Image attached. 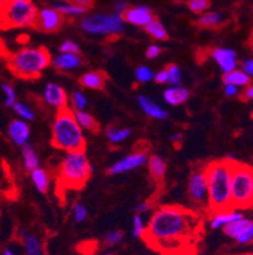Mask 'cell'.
I'll return each mask as SVG.
<instances>
[{"label": "cell", "mask_w": 253, "mask_h": 255, "mask_svg": "<svg viewBox=\"0 0 253 255\" xmlns=\"http://www.w3.org/2000/svg\"><path fill=\"white\" fill-rule=\"evenodd\" d=\"M20 238L24 243L27 255H43V248H42L41 241L37 236L27 233L25 230H22L20 231Z\"/></svg>", "instance_id": "obj_24"}, {"label": "cell", "mask_w": 253, "mask_h": 255, "mask_svg": "<svg viewBox=\"0 0 253 255\" xmlns=\"http://www.w3.org/2000/svg\"><path fill=\"white\" fill-rule=\"evenodd\" d=\"M70 3L75 4V5L80 6L81 9L86 11L89 9H91L95 4V0H69Z\"/></svg>", "instance_id": "obj_42"}, {"label": "cell", "mask_w": 253, "mask_h": 255, "mask_svg": "<svg viewBox=\"0 0 253 255\" xmlns=\"http://www.w3.org/2000/svg\"><path fill=\"white\" fill-rule=\"evenodd\" d=\"M8 133L15 145L24 146L27 145L29 136H31V128L25 121L13 120L8 126Z\"/></svg>", "instance_id": "obj_15"}, {"label": "cell", "mask_w": 253, "mask_h": 255, "mask_svg": "<svg viewBox=\"0 0 253 255\" xmlns=\"http://www.w3.org/2000/svg\"><path fill=\"white\" fill-rule=\"evenodd\" d=\"M222 22V15L218 11H205L199 17L198 24L201 28H214Z\"/></svg>", "instance_id": "obj_29"}, {"label": "cell", "mask_w": 253, "mask_h": 255, "mask_svg": "<svg viewBox=\"0 0 253 255\" xmlns=\"http://www.w3.org/2000/svg\"><path fill=\"white\" fill-rule=\"evenodd\" d=\"M134 76H136L137 82L148 83V82H151L153 78H155V74L152 73V70H151L148 66L142 65V66H139V68L137 69L136 73H134Z\"/></svg>", "instance_id": "obj_35"}, {"label": "cell", "mask_w": 253, "mask_h": 255, "mask_svg": "<svg viewBox=\"0 0 253 255\" xmlns=\"http://www.w3.org/2000/svg\"><path fill=\"white\" fill-rule=\"evenodd\" d=\"M104 255H113V254H104Z\"/></svg>", "instance_id": "obj_56"}, {"label": "cell", "mask_w": 253, "mask_h": 255, "mask_svg": "<svg viewBox=\"0 0 253 255\" xmlns=\"http://www.w3.org/2000/svg\"><path fill=\"white\" fill-rule=\"evenodd\" d=\"M182 137H184V136H182V133H181V132H175V133L171 136V141L173 142V145H175L176 149H178V147L181 146V142H182Z\"/></svg>", "instance_id": "obj_50"}, {"label": "cell", "mask_w": 253, "mask_h": 255, "mask_svg": "<svg viewBox=\"0 0 253 255\" xmlns=\"http://www.w3.org/2000/svg\"><path fill=\"white\" fill-rule=\"evenodd\" d=\"M74 216H75V220L78 222H83L84 220L87 217V210L86 207L81 203H78V205L74 207Z\"/></svg>", "instance_id": "obj_41"}, {"label": "cell", "mask_w": 253, "mask_h": 255, "mask_svg": "<svg viewBox=\"0 0 253 255\" xmlns=\"http://www.w3.org/2000/svg\"><path fill=\"white\" fill-rule=\"evenodd\" d=\"M203 233L198 213L177 205L157 208L148 221L142 239L164 255H194Z\"/></svg>", "instance_id": "obj_1"}, {"label": "cell", "mask_w": 253, "mask_h": 255, "mask_svg": "<svg viewBox=\"0 0 253 255\" xmlns=\"http://www.w3.org/2000/svg\"><path fill=\"white\" fill-rule=\"evenodd\" d=\"M151 207H152V206H151V203L143 202V203H141V205L137 206L136 211H137V212L139 213V215H141V213H146V212H148V211L151 210Z\"/></svg>", "instance_id": "obj_51"}, {"label": "cell", "mask_w": 253, "mask_h": 255, "mask_svg": "<svg viewBox=\"0 0 253 255\" xmlns=\"http://www.w3.org/2000/svg\"><path fill=\"white\" fill-rule=\"evenodd\" d=\"M223 83L232 84L237 88H246L251 84V78L242 69H236V70L223 75Z\"/></svg>", "instance_id": "obj_23"}, {"label": "cell", "mask_w": 253, "mask_h": 255, "mask_svg": "<svg viewBox=\"0 0 253 255\" xmlns=\"http://www.w3.org/2000/svg\"><path fill=\"white\" fill-rule=\"evenodd\" d=\"M4 255H17V254H15V253L11 252V250L6 249V250H4Z\"/></svg>", "instance_id": "obj_54"}, {"label": "cell", "mask_w": 253, "mask_h": 255, "mask_svg": "<svg viewBox=\"0 0 253 255\" xmlns=\"http://www.w3.org/2000/svg\"><path fill=\"white\" fill-rule=\"evenodd\" d=\"M161 52L162 50L159 45H151L150 47L147 48V51H146V56H147L148 59H156V57H159L160 55H161Z\"/></svg>", "instance_id": "obj_44"}, {"label": "cell", "mask_w": 253, "mask_h": 255, "mask_svg": "<svg viewBox=\"0 0 253 255\" xmlns=\"http://www.w3.org/2000/svg\"><path fill=\"white\" fill-rule=\"evenodd\" d=\"M83 31L90 34H104V36H118L124 31L125 23L120 15L105 14H91L83 18L80 23Z\"/></svg>", "instance_id": "obj_8"}, {"label": "cell", "mask_w": 253, "mask_h": 255, "mask_svg": "<svg viewBox=\"0 0 253 255\" xmlns=\"http://www.w3.org/2000/svg\"><path fill=\"white\" fill-rule=\"evenodd\" d=\"M51 142L56 149L66 152L85 151L86 141L84 137L83 128L79 126L75 113L70 108H64L56 113Z\"/></svg>", "instance_id": "obj_4"}, {"label": "cell", "mask_w": 253, "mask_h": 255, "mask_svg": "<svg viewBox=\"0 0 253 255\" xmlns=\"http://www.w3.org/2000/svg\"><path fill=\"white\" fill-rule=\"evenodd\" d=\"M167 76H169V80L167 83L171 85V87H180L181 80H182V75H181V70L177 65H167L166 66Z\"/></svg>", "instance_id": "obj_32"}, {"label": "cell", "mask_w": 253, "mask_h": 255, "mask_svg": "<svg viewBox=\"0 0 253 255\" xmlns=\"http://www.w3.org/2000/svg\"><path fill=\"white\" fill-rule=\"evenodd\" d=\"M146 226L143 224L142 216L137 213L133 219V238H142L143 234H145Z\"/></svg>", "instance_id": "obj_38"}, {"label": "cell", "mask_w": 253, "mask_h": 255, "mask_svg": "<svg viewBox=\"0 0 253 255\" xmlns=\"http://www.w3.org/2000/svg\"><path fill=\"white\" fill-rule=\"evenodd\" d=\"M129 8V4L125 1V0H118L117 3L114 4V11L115 14L117 15H120V17H123V14H124L125 11H127V9Z\"/></svg>", "instance_id": "obj_43"}, {"label": "cell", "mask_w": 253, "mask_h": 255, "mask_svg": "<svg viewBox=\"0 0 253 255\" xmlns=\"http://www.w3.org/2000/svg\"><path fill=\"white\" fill-rule=\"evenodd\" d=\"M1 90L4 93V103H5L6 107H13L14 104L17 103V96H15V92H14L13 87L8 83H3L1 84Z\"/></svg>", "instance_id": "obj_36"}, {"label": "cell", "mask_w": 253, "mask_h": 255, "mask_svg": "<svg viewBox=\"0 0 253 255\" xmlns=\"http://www.w3.org/2000/svg\"><path fill=\"white\" fill-rule=\"evenodd\" d=\"M56 1H60V3H66L69 0H56Z\"/></svg>", "instance_id": "obj_55"}, {"label": "cell", "mask_w": 253, "mask_h": 255, "mask_svg": "<svg viewBox=\"0 0 253 255\" xmlns=\"http://www.w3.org/2000/svg\"><path fill=\"white\" fill-rule=\"evenodd\" d=\"M251 222H252L251 220L246 219V217H242V219L236 220V221L228 224L226 227H223V231H224V234L228 235L229 238L236 239L237 236L241 235L243 231L247 230L248 227H250Z\"/></svg>", "instance_id": "obj_27"}, {"label": "cell", "mask_w": 253, "mask_h": 255, "mask_svg": "<svg viewBox=\"0 0 253 255\" xmlns=\"http://www.w3.org/2000/svg\"><path fill=\"white\" fill-rule=\"evenodd\" d=\"M190 198L200 206H208V185L204 168L194 170L189 179Z\"/></svg>", "instance_id": "obj_10"}, {"label": "cell", "mask_w": 253, "mask_h": 255, "mask_svg": "<svg viewBox=\"0 0 253 255\" xmlns=\"http://www.w3.org/2000/svg\"><path fill=\"white\" fill-rule=\"evenodd\" d=\"M71 104L75 111H84L85 107L87 106V99L81 92H75L73 93V97H71Z\"/></svg>", "instance_id": "obj_37"}, {"label": "cell", "mask_w": 253, "mask_h": 255, "mask_svg": "<svg viewBox=\"0 0 253 255\" xmlns=\"http://www.w3.org/2000/svg\"><path fill=\"white\" fill-rule=\"evenodd\" d=\"M65 17L56 10L55 8H45L38 10L37 14L36 24L34 28L39 29L42 32H47V33H52V32L59 31L64 24Z\"/></svg>", "instance_id": "obj_11"}, {"label": "cell", "mask_w": 253, "mask_h": 255, "mask_svg": "<svg viewBox=\"0 0 253 255\" xmlns=\"http://www.w3.org/2000/svg\"><path fill=\"white\" fill-rule=\"evenodd\" d=\"M210 56L219 65L220 70L224 74L238 69V57H237L236 51L232 48L215 47L210 51Z\"/></svg>", "instance_id": "obj_12"}, {"label": "cell", "mask_w": 253, "mask_h": 255, "mask_svg": "<svg viewBox=\"0 0 253 255\" xmlns=\"http://www.w3.org/2000/svg\"><path fill=\"white\" fill-rule=\"evenodd\" d=\"M248 231H250V235H251V238H252V241H253V221L251 222L250 227H248Z\"/></svg>", "instance_id": "obj_53"}, {"label": "cell", "mask_w": 253, "mask_h": 255, "mask_svg": "<svg viewBox=\"0 0 253 255\" xmlns=\"http://www.w3.org/2000/svg\"><path fill=\"white\" fill-rule=\"evenodd\" d=\"M23 155V163H24V168L27 171H33L34 169L39 168V159L38 155L33 150V147L29 145L23 146L22 150Z\"/></svg>", "instance_id": "obj_28"}, {"label": "cell", "mask_w": 253, "mask_h": 255, "mask_svg": "<svg viewBox=\"0 0 253 255\" xmlns=\"http://www.w3.org/2000/svg\"><path fill=\"white\" fill-rule=\"evenodd\" d=\"M155 82L157 83V84H167V80H169V76H167V71L166 69L165 70H161L159 71V73L155 75Z\"/></svg>", "instance_id": "obj_48"}, {"label": "cell", "mask_w": 253, "mask_h": 255, "mask_svg": "<svg viewBox=\"0 0 253 255\" xmlns=\"http://www.w3.org/2000/svg\"><path fill=\"white\" fill-rule=\"evenodd\" d=\"M8 1L9 0H0V20H1V17H3V13L5 10Z\"/></svg>", "instance_id": "obj_52"}, {"label": "cell", "mask_w": 253, "mask_h": 255, "mask_svg": "<svg viewBox=\"0 0 253 255\" xmlns=\"http://www.w3.org/2000/svg\"><path fill=\"white\" fill-rule=\"evenodd\" d=\"M186 4L194 14H203L210 6V0H187Z\"/></svg>", "instance_id": "obj_33"}, {"label": "cell", "mask_w": 253, "mask_h": 255, "mask_svg": "<svg viewBox=\"0 0 253 255\" xmlns=\"http://www.w3.org/2000/svg\"><path fill=\"white\" fill-rule=\"evenodd\" d=\"M53 66L57 70L66 71V70H74L81 66L83 61H81L79 55H70V53H61L59 56L56 57L52 61Z\"/></svg>", "instance_id": "obj_20"}, {"label": "cell", "mask_w": 253, "mask_h": 255, "mask_svg": "<svg viewBox=\"0 0 253 255\" xmlns=\"http://www.w3.org/2000/svg\"><path fill=\"white\" fill-rule=\"evenodd\" d=\"M241 97H242L243 101L253 102V84H250L248 87H246L242 94H241Z\"/></svg>", "instance_id": "obj_49"}, {"label": "cell", "mask_w": 253, "mask_h": 255, "mask_svg": "<svg viewBox=\"0 0 253 255\" xmlns=\"http://www.w3.org/2000/svg\"><path fill=\"white\" fill-rule=\"evenodd\" d=\"M123 239V233L122 231H111L108 235L105 236V244L109 247H113V245H117L118 243H120V240Z\"/></svg>", "instance_id": "obj_40"}, {"label": "cell", "mask_w": 253, "mask_h": 255, "mask_svg": "<svg viewBox=\"0 0 253 255\" xmlns=\"http://www.w3.org/2000/svg\"><path fill=\"white\" fill-rule=\"evenodd\" d=\"M106 136L113 145H117L131 136V129L123 128V127H109L106 129Z\"/></svg>", "instance_id": "obj_30"}, {"label": "cell", "mask_w": 253, "mask_h": 255, "mask_svg": "<svg viewBox=\"0 0 253 255\" xmlns=\"http://www.w3.org/2000/svg\"><path fill=\"white\" fill-rule=\"evenodd\" d=\"M234 156L213 160L204 168L208 185V208L213 215L222 211L232 210L231 177Z\"/></svg>", "instance_id": "obj_2"}, {"label": "cell", "mask_w": 253, "mask_h": 255, "mask_svg": "<svg viewBox=\"0 0 253 255\" xmlns=\"http://www.w3.org/2000/svg\"><path fill=\"white\" fill-rule=\"evenodd\" d=\"M55 9L59 13H61L64 17H79V15L85 14L86 11L81 9L80 6L75 5V4L66 1V3H60L55 6Z\"/></svg>", "instance_id": "obj_31"}, {"label": "cell", "mask_w": 253, "mask_h": 255, "mask_svg": "<svg viewBox=\"0 0 253 255\" xmlns=\"http://www.w3.org/2000/svg\"><path fill=\"white\" fill-rule=\"evenodd\" d=\"M36 5L32 0H9L0 20V28H29L37 19Z\"/></svg>", "instance_id": "obj_7"}, {"label": "cell", "mask_w": 253, "mask_h": 255, "mask_svg": "<svg viewBox=\"0 0 253 255\" xmlns=\"http://www.w3.org/2000/svg\"><path fill=\"white\" fill-rule=\"evenodd\" d=\"M45 101L47 102L50 106L56 107L57 110H64L67 108V104H69V97H67V93L65 92V89L62 87H60L59 84H55V83H48L46 85L45 89Z\"/></svg>", "instance_id": "obj_14"}, {"label": "cell", "mask_w": 253, "mask_h": 255, "mask_svg": "<svg viewBox=\"0 0 253 255\" xmlns=\"http://www.w3.org/2000/svg\"><path fill=\"white\" fill-rule=\"evenodd\" d=\"M232 210L253 207V168L234 160L231 177Z\"/></svg>", "instance_id": "obj_6"}, {"label": "cell", "mask_w": 253, "mask_h": 255, "mask_svg": "<svg viewBox=\"0 0 253 255\" xmlns=\"http://www.w3.org/2000/svg\"><path fill=\"white\" fill-rule=\"evenodd\" d=\"M242 70L250 76L251 79H253V59H247L245 61H242V65H241Z\"/></svg>", "instance_id": "obj_46"}, {"label": "cell", "mask_w": 253, "mask_h": 255, "mask_svg": "<svg viewBox=\"0 0 253 255\" xmlns=\"http://www.w3.org/2000/svg\"><path fill=\"white\" fill-rule=\"evenodd\" d=\"M137 149L138 150H134L133 152H131L129 155L120 159L119 161L113 164L108 169V173L111 174V175H117V174L127 173V171H131L133 169L142 166L147 161L148 149L147 146H145V147H137Z\"/></svg>", "instance_id": "obj_9"}, {"label": "cell", "mask_w": 253, "mask_h": 255, "mask_svg": "<svg viewBox=\"0 0 253 255\" xmlns=\"http://www.w3.org/2000/svg\"><path fill=\"white\" fill-rule=\"evenodd\" d=\"M167 165L165 160L159 155H151L148 157V171L152 179L156 183H161L166 175Z\"/></svg>", "instance_id": "obj_19"}, {"label": "cell", "mask_w": 253, "mask_h": 255, "mask_svg": "<svg viewBox=\"0 0 253 255\" xmlns=\"http://www.w3.org/2000/svg\"><path fill=\"white\" fill-rule=\"evenodd\" d=\"M61 53H70V55H80V46L74 41H65L60 46Z\"/></svg>", "instance_id": "obj_39"}, {"label": "cell", "mask_w": 253, "mask_h": 255, "mask_svg": "<svg viewBox=\"0 0 253 255\" xmlns=\"http://www.w3.org/2000/svg\"><path fill=\"white\" fill-rule=\"evenodd\" d=\"M31 178L39 193H47L48 188H50V175H48V173L45 169H34L33 171H31Z\"/></svg>", "instance_id": "obj_25"}, {"label": "cell", "mask_w": 253, "mask_h": 255, "mask_svg": "<svg viewBox=\"0 0 253 255\" xmlns=\"http://www.w3.org/2000/svg\"><path fill=\"white\" fill-rule=\"evenodd\" d=\"M14 110V112L17 113L20 118H23V121H32L34 120V112L24 103H20V102H17V103L14 104L11 107Z\"/></svg>", "instance_id": "obj_34"}, {"label": "cell", "mask_w": 253, "mask_h": 255, "mask_svg": "<svg viewBox=\"0 0 253 255\" xmlns=\"http://www.w3.org/2000/svg\"><path fill=\"white\" fill-rule=\"evenodd\" d=\"M224 94H226L227 97H229V98L240 96V88L234 87V85L232 84H224Z\"/></svg>", "instance_id": "obj_45"}, {"label": "cell", "mask_w": 253, "mask_h": 255, "mask_svg": "<svg viewBox=\"0 0 253 255\" xmlns=\"http://www.w3.org/2000/svg\"><path fill=\"white\" fill-rule=\"evenodd\" d=\"M138 104L139 107L142 108L143 112L147 116H150L151 118H155V120H166V118L169 117V113H167L161 106H159V104L155 103L152 99L148 98V97L139 96Z\"/></svg>", "instance_id": "obj_17"}, {"label": "cell", "mask_w": 253, "mask_h": 255, "mask_svg": "<svg viewBox=\"0 0 253 255\" xmlns=\"http://www.w3.org/2000/svg\"><path fill=\"white\" fill-rule=\"evenodd\" d=\"M52 64V56L46 47H23L6 57L9 71L17 78L34 80Z\"/></svg>", "instance_id": "obj_3"}, {"label": "cell", "mask_w": 253, "mask_h": 255, "mask_svg": "<svg viewBox=\"0 0 253 255\" xmlns=\"http://www.w3.org/2000/svg\"><path fill=\"white\" fill-rule=\"evenodd\" d=\"M74 113H75V118L81 128L87 129L92 133H99L100 132V125L95 120L94 116L85 112V111H75Z\"/></svg>", "instance_id": "obj_22"}, {"label": "cell", "mask_w": 253, "mask_h": 255, "mask_svg": "<svg viewBox=\"0 0 253 255\" xmlns=\"http://www.w3.org/2000/svg\"><path fill=\"white\" fill-rule=\"evenodd\" d=\"M234 240H236L237 243H240V244H250V243H252V238H251L248 229L246 231H243L241 235L237 236Z\"/></svg>", "instance_id": "obj_47"}, {"label": "cell", "mask_w": 253, "mask_h": 255, "mask_svg": "<svg viewBox=\"0 0 253 255\" xmlns=\"http://www.w3.org/2000/svg\"><path fill=\"white\" fill-rule=\"evenodd\" d=\"M242 213L237 212V211H222V212H217L213 215L212 220H210V226L214 230H219V229H223L231 222L242 219Z\"/></svg>", "instance_id": "obj_18"}, {"label": "cell", "mask_w": 253, "mask_h": 255, "mask_svg": "<svg viewBox=\"0 0 253 255\" xmlns=\"http://www.w3.org/2000/svg\"><path fill=\"white\" fill-rule=\"evenodd\" d=\"M91 173V164L85 151L66 152L57 169V188L79 191L85 187Z\"/></svg>", "instance_id": "obj_5"}, {"label": "cell", "mask_w": 253, "mask_h": 255, "mask_svg": "<svg viewBox=\"0 0 253 255\" xmlns=\"http://www.w3.org/2000/svg\"><path fill=\"white\" fill-rule=\"evenodd\" d=\"M190 93L186 88L172 87L170 89L165 90L164 98L171 106H180L189 99Z\"/></svg>", "instance_id": "obj_21"}, {"label": "cell", "mask_w": 253, "mask_h": 255, "mask_svg": "<svg viewBox=\"0 0 253 255\" xmlns=\"http://www.w3.org/2000/svg\"><path fill=\"white\" fill-rule=\"evenodd\" d=\"M123 20L124 23H129L137 27H143L153 19V11L150 6L147 5H138V6H129L124 14H123Z\"/></svg>", "instance_id": "obj_13"}, {"label": "cell", "mask_w": 253, "mask_h": 255, "mask_svg": "<svg viewBox=\"0 0 253 255\" xmlns=\"http://www.w3.org/2000/svg\"><path fill=\"white\" fill-rule=\"evenodd\" d=\"M145 31L147 32L152 38L157 39V41H166V39H169V33H167L165 25L162 24L157 18H153V19L146 25Z\"/></svg>", "instance_id": "obj_26"}, {"label": "cell", "mask_w": 253, "mask_h": 255, "mask_svg": "<svg viewBox=\"0 0 253 255\" xmlns=\"http://www.w3.org/2000/svg\"><path fill=\"white\" fill-rule=\"evenodd\" d=\"M106 80H108V75L104 71L96 70L83 74L81 78L79 79V83L81 87L87 88V89L103 90L105 88Z\"/></svg>", "instance_id": "obj_16"}]
</instances>
